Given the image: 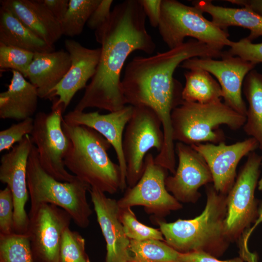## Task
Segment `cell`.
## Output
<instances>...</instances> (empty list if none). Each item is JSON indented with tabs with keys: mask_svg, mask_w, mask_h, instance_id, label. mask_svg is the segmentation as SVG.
Returning <instances> with one entry per match:
<instances>
[{
	"mask_svg": "<svg viewBox=\"0 0 262 262\" xmlns=\"http://www.w3.org/2000/svg\"><path fill=\"white\" fill-rule=\"evenodd\" d=\"M27 184L31 200L29 216L43 204H51L68 213L78 227L84 229L90 223L92 210L86 194L91 187L78 178L70 182L59 181L42 167L33 145L27 165Z\"/></svg>",
	"mask_w": 262,
	"mask_h": 262,
	"instance_id": "8992f818",
	"label": "cell"
},
{
	"mask_svg": "<svg viewBox=\"0 0 262 262\" xmlns=\"http://www.w3.org/2000/svg\"><path fill=\"white\" fill-rule=\"evenodd\" d=\"M164 142L162 122L155 112L146 106H133L122 144L128 187L134 186L141 178L148 151L155 148L159 153Z\"/></svg>",
	"mask_w": 262,
	"mask_h": 262,
	"instance_id": "ba28073f",
	"label": "cell"
},
{
	"mask_svg": "<svg viewBox=\"0 0 262 262\" xmlns=\"http://www.w3.org/2000/svg\"><path fill=\"white\" fill-rule=\"evenodd\" d=\"M0 3L48 45L54 46L63 35L61 23L40 0H1Z\"/></svg>",
	"mask_w": 262,
	"mask_h": 262,
	"instance_id": "ffe728a7",
	"label": "cell"
},
{
	"mask_svg": "<svg viewBox=\"0 0 262 262\" xmlns=\"http://www.w3.org/2000/svg\"><path fill=\"white\" fill-rule=\"evenodd\" d=\"M33 56V52L0 43V71L10 69L27 78L28 69Z\"/></svg>",
	"mask_w": 262,
	"mask_h": 262,
	"instance_id": "4dcf8cb0",
	"label": "cell"
},
{
	"mask_svg": "<svg viewBox=\"0 0 262 262\" xmlns=\"http://www.w3.org/2000/svg\"><path fill=\"white\" fill-rule=\"evenodd\" d=\"M62 127L70 141L64 160L66 168L91 188L104 193L124 191L120 168L108 155L110 143L85 126L70 125L63 119Z\"/></svg>",
	"mask_w": 262,
	"mask_h": 262,
	"instance_id": "277c9868",
	"label": "cell"
},
{
	"mask_svg": "<svg viewBox=\"0 0 262 262\" xmlns=\"http://www.w3.org/2000/svg\"><path fill=\"white\" fill-rule=\"evenodd\" d=\"M133 262V261H131V262Z\"/></svg>",
	"mask_w": 262,
	"mask_h": 262,
	"instance_id": "7bdbcfd3",
	"label": "cell"
},
{
	"mask_svg": "<svg viewBox=\"0 0 262 262\" xmlns=\"http://www.w3.org/2000/svg\"><path fill=\"white\" fill-rule=\"evenodd\" d=\"M232 4L248 8L262 16V0H227Z\"/></svg>",
	"mask_w": 262,
	"mask_h": 262,
	"instance_id": "ab89813d",
	"label": "cell"
},
{
	"mask_svg": "<svg viewBox=\"0 0 262 262\" xmlns=\"http://www.w3.org/2000/svg\"><path fill=\"white\" fill-rule=\"evenodd\" d=\"M71 66L69 53L63 50L35 52L27 71V78L36 88L40 98L49 99L53 89Z\"/></svg>",
	"mask_w": 262,
	"mask_h": 262,
	"instance_id": "44dd1931",
	"label": "cell"
},
{
	"mask_svg": "<svg viewBox=\"0 0 262 262\" xmlns=\"http://www.w3.org/2000/svg\"><path fill=\"white\" fill-rule=\"evenodd\" d=\"M129 249L134 262H180V253L163 241L130 240Z\"/></svg>",
	"mask_w": 262,
	"mask_h": 262,
	"instance_id": "4316f807",
	"label": "cell"
},
{
	"mask_svg": "<svg viewBox=\"0 0 262 262\" xmlns=\"http://www.w3.org/2000/svg\"><path fill=\"white\" fill-rule=\"evenodd\" d=\"M0 262H34L27 234L0 235Z\"/></svg>",
	"mask_w": 262,
	"mask_h": 262,
	"instance_id": "f1b7e54d",
	"label": "cell"
},
{
	"mask_svg": "<svg viewBox=\"0 0 262 262\" xmlns=\"http://www.w3.org/2000/svg\"><path fill=\"white\" fill-rule=\"evenodd\" d=\"M223 51L196 40L148 56H136L126 67L121 80L127 104L146 106L159 116L162 124L164 144H173L171 125L173 110L183 101V87L174 78L175 70L184 61L194 58H221Z\"/></svg>",
	"mask_w": 262,
	"mask_h": 262,
	"instance_id": "7a4b0ae2",
	"label": "cell"
},
{
	"mask_svg": "<svg viewBox=\"0 0 262 262\" xmlns=\"http://www.w3.org/2000/svg\"><path fill=\"white\" fill-rule=\"evenodd\" d=\"M259 189L260 190L262 189V177L261 179V180L259 181Z\"/></svg>",
	"mask_w": 262,
	"mask_h": 262,
	"instance_id": "b9f144b4",
	"label": "cell"
},
{
	"mask_svg": "<svg viewBox=\"0 0 262 262\" xmlns=\"http://www.w3.org/2000/svg\"><path fill=\"white\" fill-rule=\"evenodd\" d=\"M63 113L62 106L54 104L49 113H38L30 136L43 168L59 181L70 182L77 178L67 171L64 164L70 141L62 127Z\"/></svg>",
	"mask_w": 262,
	"mask_h": 262,
	"instance_id": "30bf717a",
	"label": "cell"
},
{
	"mask_svg": "<svg viewBox=\"0 0 262 262\" xmlns=\"http://www.w3.org/2000/svg\"><path fill=\"white\" fill-rule=\"evenodd\" d=\"M120 219L124 232L130 240L144 241L155 239L165 241L160 229L146 226L139 222L130 207L120 208Z\"/></svg>",
	"mask_w": 262,
	"mask_h": 262,
	"instance_id": "f546056e",
	"label": "cell"
},
{
	"mask_svg": "<svg viewBox=\"0 0 262 262\" xmlns=\"http://www.w3.org/2000/svg\"><path fill=\"white\" fill-rule=\"evenodd\" d=\"M191 146L208 165L214 189L227 195L235 182L239 162L259 148V144L255 139L250 137L231 145L222 142L218 144L199 143Z\"/></svg>",
	"mask_w": 262,
	"mask_h": 262,
	"instance_id": "2e32d148",
	"label": "cell"
},
{
	"mask_svg": "<svg viewBox=\"0 0 262 262\" xmlns=\"http://www.w3.org/2000/svg\"><path fill=\"white\" fill-rule=\"evenodd\" d=\"M61 23L68 8L69 0H40Z\"/></svg>",
	"mask_w": 262,
	"mask_h": 262,
	"instance_id": "f35d334b",
	"label": "cell"
},
{
	"mask_svg": "<svg viewBox=\"0 0 262 262\" xmlns=\"http://www.w3.org/2000/svg\"><path fill=\"white\" fill-rule=\"evenodd\" d=\"M229 47L225 51L230 55L238 56L256 65L262 63V43H253L245 37L238 41H231Z\"/></svg>",
	"mask_w": 262,
	"mask_h": 262,
	"instance_id": "836d02e7",
	"label": "cell"
},
{
	"mask_svg": "<svg viewBox=\"0 0 262 262\" xmlns=\"http://www.w3.org/2000/svg\"><path fill=\"white\" fill-rule=\"evenodd\" d=\"M27 235L34 262H60L63 234L72 220L64 209L43 204L29 216Z\"/></svg>",
	"mask_w": 262,
	"mask_h": 262,
	"instance_id": "7c38bea8",
	"label": "cell"
},
{
	"mask_svg": "<svg viewBox=\"0 0 262 262\" xmlns=\"http://www.w3.org/2000/svg\"><path fill=\"white\" fill-rule=\"evenodd\" d=\"M153 27H158L160 20L162 0H139Z\"/></svg>",
	"mask_w": 262,
	"mask_h": 262,
	"instance_id": "74e56055",
	"label": "cell"
},
{
	"mask_svg": "<svg viewBox=\"0 0 262 262\" xmlns=\"http://www.w3.org/2000/svg\"><path fill=\"white\" fill-rule=\"evenodd\" d=\"M242 89L248 103L243 130L257 140L262 150V74L254 69L249 72Z\"/></svg>",
	"mask_w": 262,
	"mask_h": 262,
	"instance_id": "d4e9b609",
	"label": "cell"
},
{
	"mask_svg": "<svg viewBox=\"0 0 262 262\" xmlns=\"http://www.w3.org/2000/svg\"><path fill=\"white\" fill-rule=\"evenodd\" d=\"M84 238L69 227L65 231L61 244L60 262H89Z\"/></svg>",
	"mask_w": 262,
	"mask_h": 262,
	"instance_id": "1f68e13d",
	"label": "cell"
},
{
	"mask_svg": "<svg viewBox=\"0 0 262 262\" xmlns=\"http://www.w3.org/2000/svg\"><path fill=\"white\" fill-rule=\"evenodd\" d=\"M0 43L33 53L51 52L55 49L54 46L48 45L2 6L0 8Z\"/></svg>",
	"mask_w": 262,
	"mask_h": 262,
	"instance_id": "cb8c5ba5",
	"label": "cell"
},
{
	"mask_svg": "<svg viewBox=\"0 0 262 262\" xmlns=\"http://www.w3.org/2000/svg\"><path fill=\"white\" fill-rule=\"evenodd\" d=\"M221 60L194 57L184 61L180 67L188 69H201L214 76L223 93L224 102L237 113L246 116L247 107L242 98L244 81L256 65L241 57L223 51Z\"/></svg>",
	"mask_w": 262,
	"mask_h": 262,
	"instance_id": "4fadbf2b",
	"label": "cell"
},
{
	"mask_svg": "<svg viewBox=\"0 0 262 262\" xmlns=\"http://www.w3.org/2000/svg\"><path fill=\"white\" fill-rule=\"evenodd\" d=\"M112 0H101L90 16L86 25L91 30L96 31L109 18Z\"/></svg>",
	"mask_w": 262,
	"mask_h": 262,
	"instance_id": "d590c367",
	"label": "cell"
},
{
	"mask_svg": "<svg viewBox=\"0 0 262 262\" xmlns=\"http://www.w3.org/2000/svg\"><path fill=\"white\" fill-rule=\"evenodd\" d=\"M34 118H27L13 124L0 131V151L9 150L13 145L20 142L27 134H31L33 128Z\"/></svg>",
	"mask_w": 262,
	"mask_h": 262,
	"instance_id": "d6a6232c",
	"label": "cell"
},
{
	"mask_svg": "<svg viewBox=\"0 0 262 262\" xmlns=\"http://www.w3.org/2000/svg\"><path fill=\"white\" fill-rule=\"evenodd\" d=\"M31 136L26 135L0 158V180L6 184L13 197L14 230L18 234H26L30 218L25 206L29 198L27 184V165L33 146Z\"/></svg>",
	"mask_w": 262,
	"mask_h": 262,
	"instance_id": "5bb4252c",
	"label": "cell"
},
{
	"mask_svg": "<svg viewBox=\"0 0 262 262\" xmlns=\"http://www.w3.org/2000/svg\"><path fill=\"white\" fill-rule=\"evenodd\" d=\"M178 165L175 173L165 180L167 190L180 202L196 203L199 188L213 182V177L203 158L192 147L177 142L175 144Z\"/></svg>",
	"mask_w": 262,
	"mask_h": 262,
	"instance_id": "9a60e30c",
	"label": "cell"
},
{
	"mask_svg": "<svg viewBox=\"0 0 262 262\" xmlns=\"http://www.w3.org/2000/svg\"><path fill=\"white\" fill-rule=\"evenodd\" d=\"M167 171L155 163L151 153H147L141 178L134 186L127 188L123 196L117 201L119 208L141 206L147 213L153 214L156 219L182 209L181 203L166 188Z\"/></svg>",
	"mask_w": 262,
	"mask_h": 262,
	"instance_id": "8fae6325",
	"label": "cell"
},
{
	"mask_svg": "<svg viewBox=\"0 0 262 262\" xmlns=\"http://www.w3.org/2000/svg\"><path fill=\"white\" fill-rule=\"evenodd\" d=\"M14 212L13 195L6 186L0 191V235H7L14 232Z\"/></svg>",
	"mask_w": 262,
	"mask_h": 262,
	"instance_id": "e575fe53",
	"label": "cell"
},
{
	"mask_svg": "<svg viewBox=\"0 0 262 262\" xmlns=\"http://www.w3.org/2000/svg\"><path fill=\"white\" fill-rule=\"evenodd\" d=\"M98 222L104 238L106 255L104 262L132 261L130 239L126 235L120 219L117 201L94 188L89 191Z\"/></svg>",
	"mask_w": 262,
	"mask_h": 262,
	"instance_id": "ac0fdd59",
	"label": "cell"
},
{
	"mask_svg": "<svg viewBox=\"0 0 262 262\" xmlns=\"http://www.w3.org/2000/svg\"><path fill=\"white\" fill-rule=\"evenodd\" d=\"M7 90L0 93V118L21 121L32 117L37 108L36 88L19 72L12 70Z\"/></svg>",
	"mask_w": 262,
	"mask_h": 262,
	"instance_id": "7402d4cb",
	"label": "cell"
},
{
	"mask_svg": "<svg viewBox=\"0 0 262 262\" xmlns=\"http://www.w3.org/2000/svg\"><path fill=\"white\" fill-rule=\"evenodd\" d=\"M146 19L139 0H126L116 4L107 20L95 31L101 45L99 62L74 110L97 108L113 112L126 106L121 73L127 58L135 50L151 54L156 49Z\"/></svg>",
	"mask_w": 262,
	"mask_h": 262,
	"instance_id": "6da1fadb",
	"label": "cell"
},
{
	"mask_svg": "<svg viewBox=\"0 0 262 262\" xmlns=\"http://www.w3.org/2000/svg\"><path fill=\"white\" fill-rule=\"evenodd\" d=\"M133 109V106L128 105L120 110L107 114H101L98 111L86 113L73 110L63 118L68 124L85 126L95 130L110 143L115 152L125 189L127 188L126 165L122 144L124 130Z\"/></svg>",
	"mask_w": 262,
	"mask_h": 262,
	"instance_id": "d6986e66",
	"label": "cell"
},
{
	"mask_svg": "<svg viewBox=\"0 0 262 262\" xmlns=\"http://www.w3.org/2000/svg\"><path fill=\"white\" fill-rule=\"evenodd\" d=\"M65 46L71 58V66L61 82L53 89L49 99L57 96L52 104L61 106L64 112L75 94L85 88L95 74L101 49H89L73 39H66Z\"/></svg>",
	"mask_w": 262,
	"mask_h": 262,
	"instance_id": "e0dca14e",
	"label": "cell"
},
{
	"mask_svg": "<svg viewBox=\"0 0 262 262\" xmlns=\"http://www.w3.org/2000/svg\"><path fill=\"white\" fill-rule=\"evenodd\" d=\"M180 262H245L241 257H237L226 260H221L212 255L202 252H192L180 253Z\"/></svg>",
	"mask_w": 262,
	"mask_h": 262,
	"instance_id": "8d00e7d4",
	"label": "cell"
},
{
	"mask_svg": "<svg viewBox=\"0 0 262 262\" xmlns=\"http://www.w3.org/2000/svg\"><path fill=\"white\" fill-rule=\"evenodd\" d=\"M262 222V203L258 207V216L255 221L253 223V225L252 227L250 228L246 232V233L244 235L243 238V243L242 245V247L245 250H248L247 248V242L249 237L251 234L252 232L253 231L254 229L258 226L259 224Z\"/></svg>",
	"mask_w": 262,
	"mask_h": 262,
	"instance_id": "60d3db41",
	"label": "cell"
},
{
	"mask_svg": "<svg viewBox=\"0 0 262 262\" xmlns=\"http://www.w3.org/2000/svg\"><path fill=\"white\" fill-rule=\"evenodd\" d=\"M101 0H69L67 11L61 22L62 34H80L93 12Z\"/></svg>",
	"mask_w": 262,
	"mask_h": 262,
	"instance_id": "83f0119b",
	"label": "cell"
},
{
	"mask_svg": "<svg viewBox=\"0 0 262 262\" xmlns=\"http://www.w3.org/2000/svg\"><path fill=\"white\" fill-rule=\"evenodd\" d=\"M184 75L183 101L208 104L222 99L223 93L219 83L207 71L193 69L186 71Z\"/></svg>",
	"mask_w": 262,
	"mask_h": 262,
	"instance_id": "484cf974",
	"label": "cell"
},
{
	"mask_svg": "<svg viewBox=\"0 0 262 262\" xmlns=\"http://www.w3.org/2000/svg\"><path fill=\"white\" fill-rule=\"evenodd\" d=\"M171 119L174 141L191 146L224 142L225 134L219 127L225 125L236 131L243 127L246 116L220 99L208 104L183 101L173 110Z\"/></svg>",
	"mask_w": 262,
	"mask_h": 262,
	"instance_id": "5b68a950",
	"label": "cell"
},
{
	"mask_svg": "<svg viewBox=\"0 0 262 262\" xmlns=\"http://www.w3.org/2000/svg\"><path fill=\"white\" fill-rule=\"evenodd\" d=\"M192 4L203 13L209 14L212 21L224 31H228V28L231 26L248 29L250 34L246 38L252 42L262 36V16L248 8L216 5L210 0H194Z\"/></svg>",
	"mask_w": 262,
	"mask_h": 262,
	"instance_id": "603a6c76",
	"label": "cell"
},
{
	"mask_svg": "<svg viewBox=\"0 0 262 262\" xmlns=\"http://www.w3.org/2000/svg\"><path fill=\"white\" fill-rule=\"evenodd\" d=\"M206 186V203L199 215L170 223L156 221L164 242L179 252H202L219 258L231 243L225 228L227 195L218 192L213 185Z\"/></svg>",
	"mask_w": 262,
	"mask_h": 262,
	"instance_id": "3957f363",
	"label": "cell"
},
{
	"mask_svg": "<svg viewBox=\"0 0 262 262\" xmlns=\"http://www.w3.org/2000/svg\"><path fill=\"white\" fill-rule=\"evenodd\" d=\"M262 164V155L250 152L227 195L225 228L231 243L241 239L257 219L258 207L255 192Z\"/></svg>",
	"mask_w": 262,
	"mask_h": 262,
	"instance_id": "9c48e42d",
	"label": "cell"
},
{
	"mask_svg": "<svg viewBox=\"0 0 262 262\" xmlns=\"http://www.w3.org/2000/svg\"><path fill=\"white\" fill-rule=\"evenodd\" d=\"M196 6L185 5L176 0H162L158 29L164 42L169 49L193 37L208 46L222 50L229 46L228 31H224L206 19Z\"/></svg>",
	"mask_w": 262,
	"mask_h": 262,
	"instance_id": "52a82bcc",
	"label": "cell"
}]
</instances>
